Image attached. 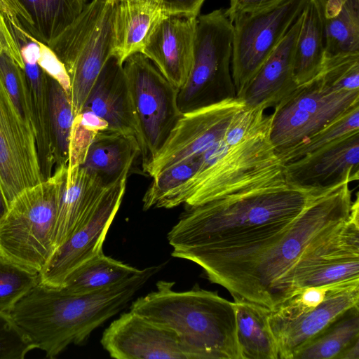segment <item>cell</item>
<instances>
[{
    "instance_id": "1",
    "label": "cell",
    "mask_w": 359,
    "mask_h": 359,
    "mask_svg": "<svg viewBox=\"0 0 359 359\" xmlns=\"http://www.w3.org/2000/svg\"><path fill=\"white\" fill-rule=\"evenodd\" d=\"M349 183L319 191L295 219L265 238L226 248H176L171 255L200 266L208 279L226 288L233 300L273 311L286 299L287 278L302 257L348 219L353 202Z\"/></svg>"
},
{
    "instance_id": "2",
    "label": "cell",
    "mask_w": 359,
    "mask_h": 359,
    "mask_svg": "<svg viewBox=\"0 0 359 359\" xmlns=\"http://www.w3.org/2000/svg\"><path fill=\"white\" fill-rule=\"evenodd\" d=\"M320 190L282 181L188 208L168 241L173 248H226L253 242L289 224Z\"/></svg>"
},
{
    "instance_id": "3",
    "label": "cell",
    "mask_w": 359,
    "mask_h": 359,
    "mask_svg": "<svg viewBox=\"0 0 359 359\" xmlns=\"http://www.w3.org/2000/svg\"><path fill=\"white\" fill-rule=\"evenodd\" d=\"M161 268L140 269L118 284L84 294H66L39 283L16 304L11 318L35 348L55 358L124 309Z\"/></svg>"
},
{
    "instance_id": "4",
    "label": "cell",
    "mask_w": 359,
    "mask_h": 359,
    "mask_svg": "<svg viewBox=\"0 0 359 359\" xmlns=\"http://www.w3.org/2000/svg\"><path fill=\"white\" fill-rule=\"evenodd\" d=\"M174 284L159 280L130 311L172 330L189 359H242L235 302L199 287L175 291Z\"/></svg>"
},
{
    "instance_id": "5",
    "label": "cell",
    "mask_w": 359,
    "mask_h": 359,
    "mask_svg": "<svg viewBox=\"0 0 359 359\" xmlns=\"http://www.w3.org/2000/svg\"><path fill=\"white\" fill-rule=\"evenodd\" d=\"M272 116L242 141L227 144L224 139L201 156L196 172L169 192L156 208L184 203L197 206L259 186L286 181L271 137Z\"/></svg>"
},
{
    "instance_id": "6",
    "label": "cell",
    "mask_w": 359,
    "mask_h": 359,
    "mask_svg": "<svg viewBox=\"0 0 359 359\" xmlns=\"http://www.w3.org/2000/svg\"><path fill=\"white\" fill-rule=\"evenodd\" d=\"M67 165L20 193L0 220V257L40 273L53 253L60 189Z\"/></svg>"
},
{
    "instance_id": "7",
    "label": "cell",
    "mask_w": 359,
    "mask_h": 359,
    "mask_svg": "<svg viewBox=\"0 0 359 359\" xmlns=\"http://www.w3.org/2000/svg\"><path fill=\"white\" fill-rule=\"evenodd\" d=\"M118 0H93L76 19L48 46L63 64L70 79L69 97L74 116L115 49Z\"/></svg>"
},
{
    "instance_id": "8",
    "label": "cell",
    "mask_w": 359,
    "mask_h": 359,
    "mask_svg": "<svg viewBox=\"0 0 359 359\" xmlns=\"http://www.w3.org/2000/svg\"><path fill=\"white\" fill-rule=\"evenodd\" d=\"M358 303L359 280L296 290L269 313L278 359H294L300 348Z\"/></svg>"
},
{
    "instance_id": "9",
    "label": "cell",
    "mask_w": 359,
    "mask_h": 359,
    "mask_svg": "<svg viewBox=\"0 0 359 359\" xmlns=\"http://www.w3.org/2000/svg\"><path fill=\"white\" fill-rule=\"evenodd\" d=\"M232 42L233 22L224 9L197 17L192 67L177 94L182 113L236 97L231 68Z\"/></svg>"
},
{
    "instance_id": "10",
    "label": "cell",
    "mask_w": 359,
    "mask_h": 359,
    "mask_svg": "<svg viewBox=\"0 0 359 359\" xmlns=\"http://www.w3.org/2000/svg\"><path fill=\"white\" fill-rule=\"evenodd\" d=\"M144 168L154 158L182 116L178 89L140 53L123 63Z\"/></svg>"
},
{
    "instance_id": "11",
    "label": "cell",
    "mask_w": 359,
    "mask_h": 359,
    "mask_svg": "<svg viewBox=\"0 0 359 359\" xmlns=\"http://www.w3.org/2000/svg\"><path fill=\"white\" fill-rule=\"evenodd\" d=\"M309 0H282L233 21L231 76L236 97L248 86L302 13Z\"/></svg>"
},
{
    "instance_id": "12",
    "label": "cell",
    "mask_w": 359,
    "mask_h": 359,
    "mask_svg": "<svg viewBox=\"0 0 359 359\" xmlns=\"http://www.w3.org/2000/svg\"><path fill=\"white\" fill-rule=\"evenodd\" d=\"M359 103L358 90H334L317 78L299 86L274 107L270 137L276 151L311 135Z\"/></svg>"
},
{
    "instance_id": "13",
    "label": "cell",
    "mask_w": 359,
    "mask_h": 359,
    "mask_svg": "<svg viewBox=\"0 0 359 359\" xmlns=\"http://www.w3.org/2000/svg\"><path fill=\"white\" fill-rule=\"evenodd\" d=\"M129 170H126L106 188L79 221L69 238L54 251L39 273L41 284L61 288L72 271L103 251L107 233L126 191Z\"/></svg>"
},
{
    "instance_id": "14",
    "label": "cell",
    "mask_w": 359,
    "mask_h": 359,
    "mask_svg": "<svg viewBox=\"0 0 359 359\" xmlns=\"http://www.w3.org/2000/svg\"><path fill=\"white\" fill-rule=\"evenodd\" d=\"M359 280V198L352 202L349 217L332 236L307 251L286 283V297L296 290Z\"/></svg>"
},
{
    "instance_id": "15",
    "label": "cell",
    "mask_w": 359,
    "mask_h": 359,
    "mask_svg": "<svg viewBox=\"0 0 359 359\" xmlns=\"http://www.w3.org/2000/svg\"><path fill=\"white\" fill-rule=\"evenodd\" d=\"M238 97L228 98L182 113L165 142L142 168L154 177L183 160L202 155L222 140L233 116L245 107Z\"/></svg>"
},
{
    "instance_id": "16",
    "label": "cell",
    "mask_w": 359,
    "mask_h": 359,
    "mask_svg": "<svg viewBox=\"0 0 359 359\" xmlns=\"http://www.w3.org/2000/svg\"><path fill=\"white\" fill-rule=\"evenodd\" d=\"M43 181L34 130L20 117L0 77V187L8 205Z\"/></svg>"
},
{
    "instance_id": "17",
    "label": "cell",
    "mask_w": 359,
    "mask_h": 359,
    "mask_svg": "<svg viewBox=\"0 0 359 359\" xmlns=\"http://www.w3.org/2000/svg\"><path fill=\"white\" fill-rule=\"evenodd\" d=\"M101 344L116 359H189L172 330L130 310L105 329Z\"/></svg>"
},
{
    "instance_id": "18",
    "label": "cell",
    "mask_w": 359,
    "mask_h": 359,
    "mask_svg": "<svg viewBox=\"0 0 359 359\" xmlns=\"http://www.w3.org/2000/svg\"><path fill=\"white\" fill-rule=\"evenodd\" d=\"M283 166L286 182L302 188L325 189L358 181L359 130Z\"/></svg>"
},
{
    "instance_id": "19",
    "label": "cell",
    "mask_w": 359,
    "mask_h": 359,
    "mask_svg": "<svg viewBox=\"0 0 359 359\" xmlns=\"http://www.w3.org/2000/svg\"><path fill=\"white\" fill-rule=\"evenodd\" d=\"M196 20L184 15L164 17L140 53L178 90L186 83L192 67Z\"/></svg>"
},
{
    "instance_id": "20",
    "label": "cell",
    "mask_w": 359,
    "mask_h": 359,
    "mask_svg": "<svg viewBox=\"0 0 359 359\" xmlns=\"http://www.w3.org/2000/svg\"><path fill=\"white\" fill-rule=\"evenodd\" d=\"M302 21V13L248 86L241 97L246 107H274L298 87L294 62Z\"/></svg>"
},
{
    "instance_id": "21",
    "label": "cell",
    "mask_w": 359,
    "mask_h": 359,
    "mask_svg": "<svg viewBox=\"0 0 359 359\" xmlns=\"http://www.w3.org/2000/svg\"><path fill=\"white\" fill-rule=\"evenodd\" d=\"M87 0H0L3 17L48 45L80 15Z\"/></svg>"
},
{
    "instance_id": "22",
    "label": "cell",
    "mask_w": 359,
    "mask_h": 359,
    "mask_svg": "<svg viewBox=\"0 0 359 359\" xmlns=\"http://www.w3.org/2000/svg\"><path fill=\"white\" fill-rule=\"evenodd\" d=\"M83 109L108 124V129L137 139L136 125L123 64L112 55L94 83Z\"/></svg>"
},
{
    "instance_id": "23",
    "label": "cell",
    "mask_w": 359,
    "mask_h": 359,
    "mask_svg": "<svg viewBox=\"0 0 359 359\" xmlns=\"http://www.w3.org/2000/svg\"><path fill=\"white\" fill-rule=\"evenodd\" d=\"M43 44L32 38H22L17 42L29 94L41 173L45 181L52 176L55 161L50 142L47 74L37 62Z\"/></svg>"
},
{
    "instance_id": "24",
    "label": "cell",
    "mask_w": 359,
    "mask_h": 359,
    "mask_svg": "<svg viewBox=\"0 0 359 359\" xmlns=\"http://www.w3.org/2000/svg\"><path fill=\"white\" fill-rule=\"evenodd\" d=\"M108 186L97 175L81 166L67 167L60 189L53 237L54 251L69 238Z\"/></svg>"
},
{
    "instance_id": "25",
    "label": "cell",
    "mask_w": 359,
    "mask_h": 359,
    "mask_svg": "<svg viewBox=\"0 0 359 359\" xmlns=\"http://www.w3.org/2000/svg\"><path fill=\"white\" fill-rule=\"evenodd\" d=\"M166 15L163 0H118L114 22V53L123 64L141 53L149 35Z\"/></svg>"
},
{
    "instance_id": "26",
    "label": "cell",
    "mask_w": 359,
    "mask_h": 359,
    "mask_svg": "<svg viewBox=\"0 0 359 359\" xmlns=\"http://www.w3.org/2000/svg\"><path fill=\"white\" fill-rule=\"evenodd\" d=\"M313 1L321 23L324 62L359 55V0Z\"/></svg>"
},
{
    "instance_id": "27",
    "label": "cell",
    "mask_w": 359,
    "mask_h": 359,
    "mask_svg": "<svg viewBox=\"0 0 359 359\" xmlns=\"http://www.w3.org/2000/svg\"><path fill=\"white\" fill-rule=\"evenodd\" d=\"M138 154L135 137L104 130L93 139L81 166L110 185L126 170H130Z\"/></svg>"
},
{
    "instance_id": "28",
    "label": "cell",
    "mask_w": 359,
    "mask_h": 359,
    "mask_svg": "<svg viewBox=\"0 0 359 359\" xmlns=\"http://www.w3.org/2000/svg\"><path fill=\"white\" fill-rule=\"evenodd\" d=\"M233 302L242 359H278V346L269 322L271 311L244 300Z\"/></svg>"
},
{
    "instance_id": "29",
    "label": "cell",
    "mask_w": 359,
    "mask_h": 359,
    "mask_svg": "<svg viewBox=\"0 0 359 359\" xmlns=\"http://www.w3.org/2000/svg\"><path fill=\"white\" fill-rule=\"evenodd\" d=\"M140 270L102 251L72 271L59 289L69 294L91 293L118 284Z\"/></svg>"
},
{
    "instance_id": "30",
    "label": "cell",
    "mask_w": 359,
    "mask_h": 359,
    "mask_svg": "<svg viewBox=\"0 0 359 359\" xmlns=\"http://www.w3.org/2000/svg\"><path fill=\"white\" fill-rule=\"evenodd\" d=\"M325 57L323 32L319 14L313 0H309L302 13L297 36L294 72L297 86L315 78L320 71Z\"/></svg>"
},
{
    "instance_id": "31",
    "label": "cell",
    "mask_w": 359,
    "mask_h": 359,
    "mask_svg": "<svg viewBox=\"0 0 359 359\" xmlns=\"http://www.w3.org/2000/svg\"><path fill=\"white\" fill-rule=\"evenodd\" d=\"M359 340V306L331 323L296 353L294 359H338L351 344Z\"/></svg>"
},
{
    "instance_id": "32",
    "label": "cell",
    "mask_w": 359,
    "mask_h": 359,
    "mask_svg": "<svg viewBox=\"0 0 359 359\" xmlns=\"http://www.w3.org/2000/svg\"><path fill=\"white\" fill-rule=\"evenodd\" d=\"M52 153L55 168L67 165L74 114L69 94L55 79L47 74Z\"/></svg>"
},
{
    "instance_id": "33",
    "label": "cell",
    "mask_w": 359,
    "mask_h": 359,
    "mask_svg": "<svg viewBox=\"0 0 359 359\" xmlns=\"http://www.w3.org/2000/svg\"><path fill=\"white\" fill-rule=\"evenodd\" d=\"M359 130V103L347 109L318 131L287 148L276 150L283 165L297 160Z\"/></svg>"
},
{
    "instance_id": "34",
    "label": "cell",
    "mask_w": 359,
    "mask_h": 359,
    "mask_svg": "<svg viewBox=\"0 0 359 359\" xmlns=\"http://www.w3.org/2000/svg\"><path fill=\"white\" fill-rule=\"evenodd\" d=\"M39 283V273L0 257V313L11 317L16 304Z\"/></svg>"
},
{
    "instance_id": "35",
    "label": "cell",
    "mask_w": 359,
    "mask_h": 359,
    "mask_svg": "<svg viewBox=\"0 0 359 359\" xmlns=\"http://www.w3.org/2000/svg\"><path fill=\"white\" fill-rule=\"evenodd\" d=\"M201 156H194L164 169L153 178L143 198V210L156 208L160 201L188 180L199 167Z\"/></svg>"
},
{
    "instance_id": "36",
    "label": "cell",
    "mask_w": 359,
    "mask_h": 359,
    "mask_svg": "<svg viewBox=\"0 0 359 359\" xmlns=\"http://www.w3.org/2000/svg\"><path fill=\"white\" fill-rule=\"evenodd\" d=\"M107 129V123L88 109H83L75 116L70 135L67 167L81 166L94 137L98 132Z\"/></svg>"
},
{
    "instance_id": "37",
    "label": "cell",
    "mask_w": 359,
    "mask_h": 359,
    "mask_svg": "<svg viewBox=\"0 0 359 359\" xmlns=\"http://www.w3.org/2000/svg\"><path fill=\"white\" fill-rule=\"evenodd\" d=\"M0 77L20 117L34 133L29 94L24 72L6 53H0Z\"/></svg>"
},
{
    "instance_id": "38",
    "label": "cell",
    "mask_w": 359,
    "mask_h": 359,
    "mask_svg": "<svg viewBox=\"0 0 359 359\" xmlns=\"http://www.w3.org/2000/svg\"><path fill=\"white\" fill-rule=\"evenodd\" d=\"M316 78L334 90H358L359 55L325 61Z\"/></svg>"
},
{
    "instance_id": "39",
    "label": "cell",
    "mask_w": 359,
    "mask_h": 359,
    "mask_svg": "<svg viewBox=\"0 0 359 359\" xmlns=\"http://www.w3.org/2000/svg\"><path fill=\"white\" fill-rule=\"evenodd\" d=\"M33 349L11 318L0 313V359H23Z\"/></svg>"
},
{
    "instance_id": "40",
    "label": "cell",
    "mask_w": 359,
    "mask_h": 359,
    "mask_svg": "<svg viewBox=\"0 0 359 359\" xmlns=\"http://www.w3.org/2000/svg\"><path fill=\"white\" fill-rule=\"evenodd\" d=\"M37 62L48 75L57 81L69 95V76L63 64L47 45L43 44Z\"/></svg>"
},
{
    "instance_id": "41",
    "label": "cell",
    "mask_w": 359,
    "mask_h": 359,
    "mask_svg": "<svg viewBox=\"0 0 359 359\" xmlns=\"http://www.w3.org/2000/svg\"><path fill=\"white\" fill-rule=\"evenodd\" d=\"M282 0H229V6L224 10L233 22L239 15L275 4Z\"/></svg>"
},
{
    "instance_id": "42",
    "label": "cell",
    "mask_w": 359,
    "mask_h": 359,
    "mask_svg": "<svg viewBox=\"0 0 359 359\" xmlns=\"http://www.w3.org/2000/svg\"><path fill=\"white\" fill-rule=\"evenodd\" d=\"M205 0H163L165 15H184L197 18Z\"/></svg>"
},
{
    "instance_id": "43",
    "label": "cell",
    "mask_w": 359,
    "mask_h": 359,
    "mask_svg": "<svg viewBox=\"0 0 359 359\" xmlns=\"http://www.w3.org/2000/svg\"><path fill=\"white\" fill-rule=\"evenodd\" d=\"M0 53L9 55L22 69L24 64L15 43L6 24L5 20L0 13Z\"/></svg>"
},
{
    "instance_id": "44",
    "label": "cell",
    "mask_w": 359,
    "mask_h": 359,
    "mask_svg": "<svg viewBox=\"0 0 359 359\" xmlns=\"http://www.w3.org/2000/svg\"><path fill=\"white\" fill-rule=\"evenodd\" d=\"M338 359H359V340L348 346Z\"/></svg>"
},
{
    "instance_id": "45",
    "label": "cell",
    "mask_w": 359,
    "mask_h": 359,
    "mask_svg": "<svg viewBox=\"0 0 359 359\" xmlns=\"http://www.w3.org/2000/svg\"><path fill=\"white\" fill-rule=\"evenodd\" d=\"M8 210V205L0 187V220L4 217Z\"/></svg>"
}]
</instances>
